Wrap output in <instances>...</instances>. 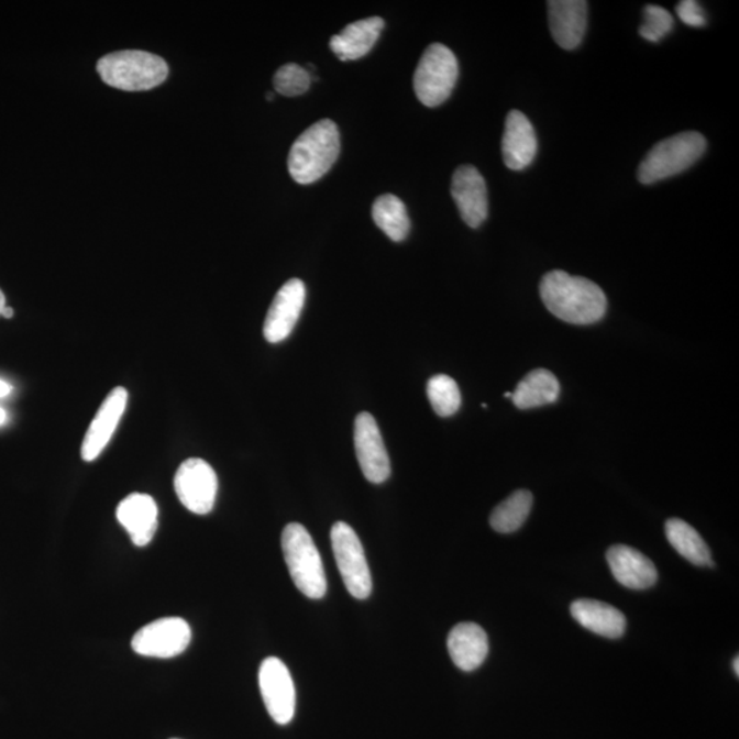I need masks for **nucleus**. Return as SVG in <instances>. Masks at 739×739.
Instances as JSON below:
<instances>
[{"label": "nucleus", "mask_w": 739, "mask_h": 739, "mask_svg": "<svg viewBox=\"0 0 739 739\" xmlns=\"http://www.w3.org/2000/svg\"><path fill=\"white\" fill-rule=\"evenodd\" d=\"M540 294L548 310L564 322L592 324L606 316V294L591 279L553 271L542 277Z\"/></svg>", "instance_id": "f257e3e1"}, {"label": "nucleus", "mask_w": 739, "mask_h": 739, "mask_svg": "<svg viewBox=\"0 0 739 739\" xmlns=\"http://www.w3.org/2000/svg\"><path fill=\"white\" fill-rule=\"evenodd\" d=\"M340 154L338 125L330 120L313 123L290 148L288 169L298 184H312L332 169Z\"/></svg>", "instance_id": "f03ea898"}, {"label": "nucleus", "mask_w": 739, "mask_h": 739, "mask_svg": "<svg viewBox=\"0 0 739 739\" xmlns=\"http://www.w3.org/2000/svg\"><path fill=\"white\" fill-rule=\"evenodd\" d=\"M97 69L108 86L122 91H148L169 76L165 59L136 49L106 55L98 62Z\"/></svg>", "instance_id": "7ed1b4c3"}, {"label": "nucleus", "mask_w": 739, "mask_h": 739, "mask_svg": "<svg viewBox=\"0 0 739 739\" xmlns=\"http://www.w3.org/2000/svg\"><path fill=\"white\" fill-rule=\"evenodd\" d=\"M282 547L296 587L312 600L327 595L328 581L321 554L305 526L289 523L283 531Z\"/></svg>", "instance_id": "20e7f679"}, {"label": "nucleus", "mask_w": 739, "mask_h": 739, "mask_svg": "<svg viewBox=\"0 0 739 739\" xmlns=\"http://www.w3.org/2000/svg\"><path fill=\"white\" fill-rule=\"evenodd\" d=\"M707 150V140L698 132L675 134L658 143L638 167V180L654 184L685 172Z\"/></svg>", "instance_id": "39448f33"}, {"label": "nucleus", "mask_w": 739, "mask_h": 739, "mask_svg": "<svg viewBox=\"0 0 739 739\" xmlns=\"http://www.w3.org/2000/svg\"><path fill=\"white\" fill-rule=\"evenodd\" d=\"M457 77L459 64L455 54L444 44H430L413 75V91L422 104L437 108L451 97Z\"/></svg>", "instance_id": "423d86ee"}, {"label": "nucleus", "mask_w": 739, "mask_h": 739, "mask_svg": "<svg viewBox=\"0 0 739 739\" xmlns=\"http://www.w3.org/2000/svg\"><path fill=\"white\" fill-rule=\"evenodd\" d=\"M330 540L346 591L357 600H366L372 595L373 581L360 537L349 523L338 522L330 531Z\"/></svg>", "instance_id": "0eeeda50"}, {"label": "nucleus", "mask_w": 739, "mask_h": 739, "mask_svg": "<svg viewBox=\"0 0 739 739\" xmlns=\"http://www.w3.org/2000/svg\"><path fill=\"white\" fill-rule=\"evenodd\" d=\"M192 640V630L181 618L151 621L132 638L133 652L144 658L172 659L185 652Z\"/></svg>", "instance_id": "6e6552de"}, {"label": "nucleus", "mask_w": 739, "mask_h": 739, "mask_svg": "<svg viewBox=\"0 0 739 739\" xmlns=\"http://www.w3.org/2000/svg\"><path fill=\"white\" fill-rule=\"evenodd\" d=\"M178 500L188 511L206 515L216 506L218 478L214 468L203 459L192 457L178 467L175 477Z\"/></svg>", "instance_id": "1a4fd4ad"}, {"label": "nucleus", "mask_w": 739, "mask_h": 739, "mask_svg": "<svg viewBox=\"0 0 739 739\" xmlns=\"http://www.w3.org/2000/svg\"><path fill=\"white\" fill-rule=\"evenodd\" d=\"M260 687L272 719L278 725H288L295 718L296 688L287 665L277 658L263 660Z\"/></svg>", "instance_id": "9d476101"}, {"label": "nucleus", "mask_w": 739, "mask_h": 739, "mask_svg": "<svg viewBox=\"0 0 739 739\" xmlns=\"http://www.w3.org/2000/svg\"><path fill=\"white\" fill-rule=\"evenodd\" d=\"M354 440L357 462L368 483H385L390 475V461L372 413L361 412L356 417Z\"/></svg>", "instance_id": "9b49d317"}, {"label": "nucleus", "mask_w": 739, "mask_h": 739, "mask_svg": "<svg viewBox=\"0 0 739 739\" xmlns=\"http://www.w3.org/2000/svg\"><path fill=\"white\" fill-rule=\"evenodd\" d=\"M306 301V285L299 278L289 279L278 290L268 308L263 334L268 343H282L289 338L298 323Z\"/></svg>", "instance_id": "f8f14e48"}, {"label": "nucleus", "mask_w": 739, "mask_h": 739, "mask_svg": "<svg viewBox=\"0 0 739 739\" xmlns=\"http://www.w3.org/2000/svg\"><path fill=\"white\" fill-rule=\"evenodd\" d=\"M451 194L463 221L474 229L483 225L489 212L488 188L474 166L457 167L453 173Z\"/></svg>", "instance_id": "ddd939ff"}, {"label": "nucleus", "mask_w": 739, "mask_h": 739, "mask_svg": "<svg viewBox=\"0 0 739 739\" xmlns=\"http://www.w3.org/2000/svg\"><path fill=\"white\" fill-rule=\"evenodd\" d=\"M128 390L119 386L110 391L100 406L97 416L92 419L81 445L82 461L93 462L104 448L108 446L111 437L119 428L123 412L126 410Z\"/></svg>", "instance_id": "4468645a"}, {"label": "nucleus", "mask_w": 739, "mask_h": 739, "mask_svg": "<svg viewBox=\"0 0 739 739\" xmlns=\"http://www.w3.org/2000/svg\"><path fill=\"white\" fill-rule=\"evenodd\" d=\"M537 150L539 142L528 117L518 110L509 111L501 142L504 164L511 170H525L533 164Z\"/></svg>", "instance_id": "2eb2a0df"}, {"label": "nucleus", "mask_w": 739, "mask_h": 739, "mask_svg": "<svg viewBox=\"0 0 739 739\" xmlns=\"http://www.w3.org/2000/svg\"><path fill=\"white\" fill-rule=\"evenodd\" d=\"M607 562L615 580L632 591H646L658 582V569L652 560L629 545H614Z\"/></svg>", "instance_id": "dca6fc26"}, {"label": "nucleus", "mask_w": 739, "mask_h": 739, "mask_svg": "<svg viewBox=\"0 0 739 739\" xmlns=\"http://www.w3.org/2000/svg\"><path fill=\"white\" fill-rule=\"evenodd\" d=\"M158 506L144 493H132L117 508V519L136 547L148 545L158 530Z\"/></svg>", "instance_id": "f3484780"}, {"label": "nucleus", "mask_w": 739, "mask_h": 739, "mask_svg": "<svg viewBox=\"0 0 739 739\" xmlns=\"http://www.w3.org/2000/svg\"><path fill=\"white\" fill-rule=\"evenodd\" d=\"M548 15L553 41L564 49H574L584 41L587 27L585 0H551Z\"/></svg>", "instance_id": "a211bd4d"}, {"label": "nucleus", "mask_w": 739, "mask_h": 739, "mask_svg": "<svg viewBox=\"0 0 739 739\" xmlns=\"http://www.w3.org/2000/svg\"><path fill=\"white\" fill-rule=\"evenodd\" d=\"M446 646L452 662L466 673L479 669L489 653L488 635L473 621H463L453 627Z\"/></svg>", "instance_id": "6ab92c4d"}, {"label": "nucleus", "mask_w": 739, "mask_h": 739, "mask_svg": "<svg viewBox=\"0 0 739 739\" xmlns=\"http://www.w3.org/2000/svg\"><path fill=\"white\" fill-rule=\"evenodd\" d=\"M384 26L385 22L379 16L356 21L346 25L340 35L330 38V48L341 60L361 59L377 43Z\"/></svg>", "instance_id": "aec40b11"}, {"label": "nucleus", "mask_w": 739, "mask_h": 739, "mask_svg": "<svg viewBox=\"0 0 739 739\" xmlns=\"http://www.w3.org/2000/svg\"><path fill=\"white\" fill-rule=\"evenodd\" d=\"M571 615L581 626L597 636L614 640L625 635V615L607 603L581 598L571 606Z\"/></svg>", "instance_id": "412c9836"}, {"label": "nucleus", "mask_w": 739, "mask_h": 739, "mask_svg": "<svg viewBox=\"0 0 739 739\" xmlns=\"http://www.w3.org/2000/svg\"><path fill=\"white\" fill-rule=\"evenodd\" d=\"M560 385L556 377L545 368H537L526 375L512 391L514 405L520 410H529L551 405L558 400Z\"/></svg>", "instance_id": "4be33fe9"}, {"label": "nucleus", "mask_w": 739, "mask_h": 739, "mask_svg": "<svg viewBox=\"0 0 739 739\" xmlns=\"http://www.w3.org/2000/svg\"><path fill=\"white\" fill-rule=\"evenodd\" d=\"M665 536L674 550L688 562L699 567H713V554L703 537L682 519H670L665 523Z\"/></svg>", "instance_id": "5701e85b"}, {"label": "nucleus", "mask_w": 739, "mask_h": 739, "mask_svg": "<svg viewBox=\"0 0 739 739\" xmlns=\"http://www.w3.org/2000/svg\"><path fill=\"white\" fill-rule=\"evenodd\" d=\"M373 220L391 242H402L410 232L411 222L405 203L395 195L386 194L375 199Z\"/></svg>", "instance_id": "b1692460"}, {"label": "nucleus", "mask_w": 739, "mask_h": 739, "mask_svg": "<svg viewBox=\"0 0 739 739\" xmlns=\"http://www.w3.org/2000/svg\"><path fill=\"white\" fill-rule=\"evenodd\" d=\"M533 507V495L529 490H517L498 504L490 515V526L497 533H514L522 528Z\"/></svg>", "instance_id": "393cba45"}, {"label": "nucleus", "mask_w": 739, "mask_h": 739, "mask_svg": "<svg viewBox=\"0 0 739 739\" xmlns=\"http://www.w3.org/2000/svg\"><path fill=\"white\" fill-rule=\"evenodd\" d=\"M427 389L430 405L437 416L451 417L461 408V390H459L456 380L450 375H434L429 379Z\"/></svg>", "instance_id": "a878e982"}, {"label": "nucleus", "mask_w": 739, "mask_h": 739, "mask_svg": "<svg viewBox=\"0 0 739 739\" xmlns=\"http://www.w3.org/2000/svg\"><path fill=\"white\" fill-rule=\"evenodd\" d=\"M274 88L284 97H300L311 86L310 71L296 64H287L279 67L273 78Z\"/></svg>", "instance_id": "bb28decb"}, {"label": "nucleus", "mask_w": 739, "mask_h": 739, "mask_svg": "<svg viewBox=\"0 0 739 739\" xmlns=\"http://www.w3.org/2000/svg\"><path fill=\"white\" fill-rule=\"evenodd\" d=\"M674 27L673 15L660 5L649 4L643 9V22L640 35L648 42L658 43L668 36Z\"/></svg>", "instance_id": "cd10ccee"}, {"label": "nucleus", "mask_w": 739, "mask_h": 739, "mask_svg": "<svg viewBox=\"0 0 739 739\" xmlns=\"http://www.w3.org/2000/svg\"><path fill=\"white\" fill-rule=\"evenodd\" d=\"M676 14L683 24L693 27H703L707 24V16H705L702 5L694 0H682L676 4Z\"/></svg>", "instance_id": "c85d7f7f"}, {"label": "nucleus", "mask_w": 739, "mask_h": 739, "mask_svg": "<svg viewBox=\"0 0 739 739\" xmlns=\"http://www.w3.org/2000/svg\"><path fill=\"white\" fill-rule=\"evenodd\" d=\"M11 389L13 388H11L10 384L4 383V380L0 379V399H2V397L10 395Z\"/></svg>", "instance_id": "c756f323"}, {"label": "nucleus", "mask_w": 739, "mask_h": 739, "mask_svg": "<svg viewBox=\"0 0 739 739\" xmlns=\"http://www.w3.org/2000/svg\"><path fill=\"white\" fill-rule=\"evenodd\" d=\"M2 316H3L5 319H11V318H13V317H14V310H13V308L5 306V307H4V310H3V312H2Z\"/></svg>", "instance_id": "7c9ffc66"}, {"label": "nucleus", "mask_w": 739, "mask_h": 739, "mask_svg": "<svg viewBox=\"0 0 739 739\" xmlns=\"http://www.w3.org/2000/svg\"><path fill=\"white\" fill-rule=\"evenodd\" d=\"M4 307H5V298L2 290H0V316H2Z\"/></svg>", "instance_id": "2f4dec72"}, {"label": "nucleus", "mask_w": 739, "mask_h": 739, "mask_svg": "<svg viewBox=\"0 0 739 739\" xmlns=\"http://www.w3.org/2000/svg\"><path fill=\"white\" fill-rule=\"evenodd\" d=\"M732 670H735L736 675L739 676V658L738 657L735 659V662H732Z\"/></svg>", "instance_id": "473e14b6"}, {"label": "nucleus", "mask_w": 739, "mask_h": 739, "mask_svg": "<svg viewBox=\"0 0 739 739\" xmlns=\"http://www.w3.org/2000/svg\"><path fill=\"white\" fill-rule=\"evenodd\" d=\"M5 419H8V413H5L3 408H0V424L4 423Z\"/></svg>", "instance_id": "72a5a7b5"}]
</instances>
